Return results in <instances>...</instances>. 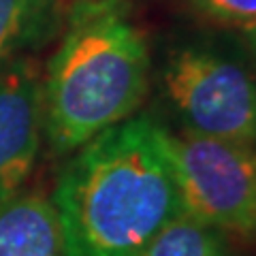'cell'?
Wrapping results in <instances>:
<instances>
[{
	"label": "cell",
	"instance_id": "1",
	"mask_svg": "<svg viewBox=\"0 0 256 256\" xmlns=\"http://www.w3.org/2000/svg\"><path fill=\"white\" fill-rule=\"evenodd\" d=\"M52 203L62 256H139L184 212L166 128L132 116L75 150Z\"/></svg>",
	"mask_w": 256,
	"mask_h": 256
},
{
	"label": "cell",
	"instance_id": "2",
	"mask_svg": "<svg viewBox=\"0 0 256 256\" xmlns=\"http://www.w3.org/2000/svg\"><path fill=\"white\" fill-rule=\"evenodd\" d=\"M150 50L122 0H82L43 82V130L68 154L132 118L148 94Z\"/></svg>",
	"mask_w": 256,
	"mask_h": 256
},
{
	"label": "cell",
	"instance_id": "3",
	"mask_svg": "<svg viewBox=\"0 0 256 256\" xmlns=\"http://www.w3.org/2000/svg\"><path fill=\"white\" fill-rule=\"evenodd\" d=\"M184 212L242 239L256 237V148L166 130Z\"/></svg>",
	"mask_w": 256,
	"mask_h": 256
},
{
	"label": "cell",
	"instance_id": "4",
	"mask_svg": "<svg viewBox=\"0 0 256 256\" xmlns=\"http://www.w3.org/2000/svg\"><path fill=\"white\" fill-rule=\"evenodd\" d=\"M164 90L186 130L256 146V79L239 62L184 47L164 66Z\"/></svg>",
	"mask_w": 256,
	"mask_h": 256
},
{
	"label": "cell",
	"instance_id": "5",
	"mask_svg": "<svg viewBox=\"0 0 256 256\" xmlns=\"http://www.w3.org/2000/svg\"><path fill=\"white\" fill-rule=\"evenodd\" d=\"M43 137V79L34 62L15 58L0 68V203L20 194Z\"/></svg>",
	"mask_w": 256,
	"mask_h": 256
},
{
	"label": "cell",
	"instance_id": "6",
	"mask_svg": "<svg viewBox=\"0 0 256 256\" xmlns=\"http://www.w3.org/2000/svg\"><path fill=\"white\" fill-rule=\"evenodd\" d=\"M0 256H62L52 198L20 192L0 203Z\"/></svg>",
	"mask_w": 256,
	"mask_h": 256
},
{
	"label": "cell",
	"instance_id": "7",
	"mask_svg": "<svg viewBox=\"0 0 256 256\" xmlns=\"http://www.w3.org/2000/svg\"><path fill=\"white\" fill-rule=\"evenodd\" d=\"M139 256H226V244L218 228L182 212L150 239Z\"/></svg>",
	"mask_w": 256,
	"mask_h": 256
},
{
	"label": "cell",
	"instance_id": "8",
	"mask_svg": "<svg viewBox=\"0 0 256 256\" xmlns=\"http://www.w3.org/2000/svg\"><path fill=\"white\" fill-rule=\"evenodd\" d=\"M54 0H0V68L41 34Z\"/></svg>",
	"mask_w": 256,
	"mask_h": 256
},
{
	"label": "cell",
	"instance_id": "9",
	"mask_svg": "<svg viewBox=\"0 0 256 256\" xmlns=\"http://www.w3.org/2000/svg\"><path fill=\"white\" fill-rule=\"evenodd\" d=\"M210 22L244 30L256 22V0H188Z\"/></svg>",
	"mask_w": 256,
	"mask_h": 256
},
{
	"label": "cell",
	"instance_id": "10",
	"mask_svg": "<svg viewBox=\"0 0 256 256\" xmlns=\"http://www.w3.org/2000/svg\"><path fill=\"white\" fill-rule=\"evenodd\" d=\"M244 36H246V43H248V50H250V56L256 64V22L250 24L248 28H244Z\"/></svg>",
	"mask_w": 256,
	"mask_h": 256
}]
</instances>
